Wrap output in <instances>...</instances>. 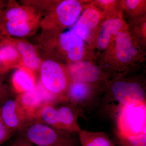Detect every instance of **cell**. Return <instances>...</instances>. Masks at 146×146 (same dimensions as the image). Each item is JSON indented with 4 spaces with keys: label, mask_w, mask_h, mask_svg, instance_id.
Segmentation results:
<instances>
[{
    "label": "cell",
    "mask_w": 146,
    "mask_h": 146,
    "mask_svg": "<svg viewBox=\"0 0 146 146\" xmlns=\"http://www.w3.org/2000/svg\"><path fill=\"white\" fill-rule=\"evenodd\" d=\"M108 78L133 74L146 61V50L141 48L127 27L118 33L109 47L97 59Z\"/></svg>",
    "instance_id": "6da1fadb"
},
{
    "label": "cell",
    "mask_w": 146,
    "mask_h": 146,
    "mask_svg": "<svg viewBox=\"0 0 146 146\" xmlns=\"http://www.w3.org/2000/svg\"><path fill=\"white\" fill-rule=\"evenodd\" d=\"M40 40L52 57L68 64L96 58L91 48L71 27L67 31H42Z\"/></svg>",
    "instance_id": "7a4b0ae2"
},
{
    "label": "cell",
    "mask_w": 146,
    "mask_h": 146,
    "mask_svg": "<svg viewBox=\"0 0 146 146\" xmlns=\"http://www.w3.org/2000/svg\"><path fill=\"white\" fill-rule=\"evenodd\" d=\"M42 14L31 6L9 1L0 12V35L11 37L31 36L40 27Z\"/></svg>",
    "instance_id": "3957f363"
},
{
    "label": "cell",
    "mask_w": 146,
    "mask_h": 146,
    "mask_svg": "<svg viewBox=\"0 0 146 146\" xmlns=\"http://www.w3.org/2000/svg\"><path fill=\"white\" fill-rule=\"evenodd\" d=\"M90 2L79 0L53 1L40 22L42 31H62L70 28Z\"/></svg>",
    "instance_id": "277c9868"
},
{
    "label": "cell",
    "mask_w": 146,
    "mask_h": 146,
    "mask_svg": "<svg viewBox=\"0 0 146 146\" xmlns=\"http://www.w3.org/2000/svg\"><path fill=\"white\" fill-rule=\"evenodd\" d=\"M127 75L108 78L104 86L119 103V107L146 103L145 86L139 80L128 78Z\"/></svg>",
    "instance_id": "5b68a950"
},
{
    "label": "cell",
    "mask_w": 146,
    "mask_h": 146,
    "mask_svg": "<svg viewBox=\"0 0 146 146\" xmlns=\"http://www.w3.org/2000/svg\"><path fill=\"white\" fill-rule=\"evenodd\" d=\"M39 70L40 83L44 88L58 99H67V91L71 80L67 67L52 57L42 60Z\"/></svg>",
    "instance_id": "8992f818"
},
{
    "label": "cell",
    "mask_w": 146,
    "mask_h": 146,
    "mask_svg": "<svg viewBox=\"0 0 146 146\" xmlns=\"http://www.w3.org/2000/svg\"><path fill=\"white\" fill-rule=\"evenodd\" d=\"M61 130L38 122L28 127L25 137L32 143L38 146H77L71 133H63Z\"/></svg>",
    "instance_id": "52a82bcc"
},
{
    "label": "cell",
    "mask_w": 146,
    "mask_h": 146,
    "mask_svg": "<svg viewBox=\"0 0 146 146\" xmlns=\"http://www.w3.org/2000/svg\"><path fill=\"white\" fill-rule=\"evenodd\" d=\"M146 103L119 108L117 124L120 138L146 134Z\"/></svg>",
    "instance_id": "ba28073f"
},
{
    "label": "cell",
    "mask_w": 146,
    "mask_h": 146,
    "mask_svg": "<svg viewBox=\"0 0 146 146\" xmlns=\"http://www.w3.org/2000/svg\"><path fill=\"white\" fill-rule=\"evenodd\" d=\"M127 27L122 11L104 17L91 46L96 59L105 52L115 35Z\"/></svg>",
    "instance_id": "9c48e42d"
},
{
    "label": "cell",
    "mask_w": 146,
    "mask_h": 146,
    "mask_svg": "<svg viewBox=\"0 0 146 146\" xmlns=\"http://www.w3.org/2000/svg\"><path fill=\"white\" fill-rule=\"evenodd\" d=\"M104 15L91 2L71 28L83 39L91 49L94 37Z\"/></svg>",
    "instance_id": "30bf717a"
},
{
    "label": "cell",
    "mask_w": 146,
    "mask_h": 146,
    "mask_svg": "<svg viewBox=\"0 0 146 146\" xmlns=\"http://www.w3.org/2000/svg\"><path fill=\"white\" fill-rule=\"evenodd\" d=\"M71 80H76L96 86L104 85L107 77L96 58L86 59L67 67Z\"/></svg>",
    "instance_id": "8fae6325"
},
{
    "label": "cell",
    "mask_w": 146,
    "mask_h": 146,
    "mask_svg": "<svg viewBox=\"0 0 146 146\" xmlns=\"http://www.w3.org/2000/svg\"><path fill=\"white\" fill-rule=\"evenodd\" d=\"M99 86L76 80H71L67 91V100L76 109L93 98Z\"/></svg>",
    "instance_id": "7c38bea8"
},
{
    "label": "cell",
    "mask_w": 146,
    "mask_h": 146,
    "mask_svg": "<svg viewBox=\"0 0 146 146\" xmlns=\"http://www.w3.org/2000/svg\"><path fill=\"white\" fill-rule=\"evenodd\" d=\"M2 122L12 131L23 125L26 116L18 104L17 100H7L0 106Z\"/></svg>",
    "instance_id": "4fadbf2b"
},
{
    "label": "cell",
    "mask_w": 146,
    "mask_h": 146,
    "mask_svg": "<svg viewBox=\"0 0 146 146\" xmlns=\"http://www.w3.org/2000/svg\"><path fill=\"white\" fill-rule=\"evenodd\" d=\"M9 37L20 54L21 59V67H24L33 72L39 70L42 60L38 55L35 47L23 39Z\"/></svg>",
    "instance_id": "5bb4252c"
},
{
    "label": "cell",
    "mask_w": 146,
    "mask_h": 146,
    "mask_svg": "<svg viewBox=\"0 0 146 146\" xmlns=\"http://www.w3.org/2000/svg\"><path fill=\"white\" fill-rule=\"evenodd\" d=\"M44 98L43 86L39 83L32 90L21 94L16 100L25 116H32L46 104Z\"/></svg>",
    "instance_id": "9a60e30c"
},
{
    "label": "cell",
    "mask_w": 146,
    "mask_h": 146,
    "mask_svg": "<svg viewBox=\"0 0 146 146\" xmlns=\"http://www.w3.org/2000/svg\"><path fill=\"white\" fill-rule=\"evenodd\" d=\"M0 59L5 69L21 66V56L16 46L9 37L1 35Z\"/></svg>",
    "instance_id": "2e32d148"
},
{
    "label": "cell",
    "mask_w": 146,
    "mask_h": 146,
    "mask_svg": "<svg viewBox=\"0 0 146 146\" xmlns=\"http://www.w3.org/2000/svg\"><path fill=\"white\" fill-rule=\"evenodd\" d=\"M57 108L58 129L69 132H78L81 129L77 121V114L73 107L63 106Z\"/></svg>",
    "instance_id": "e0dca14e"
},
{
    "label": "cell",
    "mask_w": 146,
    "mask_h": 146,
    "mask_svg": "<svg viewBox=\"0 0 146 146\" xmlns=\"http://www.w3.org/2000/svg\"><path fill=\"white\" fill-rule=\"evenodd\" d=\"M12 82L14 89L21 94L32 90L36 85L34 72L23 67L14 73Z\"/></svg>",
    "instance_id": "ac0fdd59"
},
{
    "label": "cell",
    "mask_w": 146,
    "mask_h": 146,
    "mask_svg": "<svg viewBox=\"0 0 146 146\" xmlns=\"http://www.w3.org/2000/svg\"><path fill=\"white\" fill-rule=\"evenodd\" d=\"M123 15L125 14L127 22L146 16V1L144 0L120 1Z\"/></svg>",
    "instance_id": "d6986e66"
},
{
    "label": "cell",
    "mask_w": 146,
    "mask_h": 146,
    "mask_svg": "<svg viewBox=\"0 0 146 146\" xmlns=\"http://www.w3.org/2000/svg\"><path fill=\"white\" fill-rule=\"evenodd\" d=\"M81 146H115L105 133L80 130L78 132Z\"/></svg>",
    "instance_id": "ffe728a7"
},
{
    "label": "cell",
    "mask_w": 146,
    "mask_h": 146,
    "mask_svg": "<svg viewBox=\"0 0 146 146\" xmlns=\"http://www.w3.org/2000/svg\"><path fill=\"white\" fill-rule=\"evenodd\" d=\"M146 16L127 22V28L142 48L146 50Z\"/></svg>",
    "instance_id": "44dd1931"
},
{
    "label": "cell",
    "mask_w": 146,
    "mask_h": 146,
    "mask_svg": "<svg viewBox=\"0 0 146 146\" xmlns=\"http://www.w3.org/2000/svg\"><path fill=\"white\" fill-rule=\"evenodd\" d=\"M36 115L42 122L58 129L57 108L52 103L43 104L36 111Z\"/></svg>",
    "instance_id": "7402d4cb"
},
{
    "label": "cell",
    "mask_w": 146,
    "mask_h": 146,
    "mask_svg": "<svg viewBox=\"0 0 146 146\" xmlns=\"http://www.w3.org/2000/svg\"><path fill=\"white\" fill-rule=\"evenodd\" d=\"M93 3L95 6L104 14V17L122 11L120 1L98 0L94 1Z\"/></svg>",
    "instance_id": "603a6c76"
},
{
    "label": "cell",
    "mask_w": 146,
    "mask_h": 146,
    "mask_svg": "<svg viewBox=\"0 0 146 146\" xmlns=\"http://www.w3.org/2000/svg\"><path fill=\"white\" fill-rule=\"evenodd\" d=\"M120 138L122 146H146V134Z\"/></svg>",
    "instance_id": "cb8c5ba5"
},
{
    "label": "cell",
    "mask_w": 146,
    "mask_h": 146,
    "mask_svg": "<svg viewBox=\"0 0 146 146\" xmlns=\"http://www.w3.org/2000/svg\"><path fill=\"white\" fill-rule=\"evenodd\" d=\"M11 131L0 121V146L9 139L11 135Z\"/></svg>",
    "instance_id": "d4e9b609"
},
{
    "label": "cell",
    "mask_w": 146,
    "mask_h": 146,
    "mask_svg": "<svg viewBox=\"0 0 146 146\" xmlns=\"http://www.w3.org/2000/svg\"><path fill=\"white\" fill-rule=\"evenodd\" d=\"M7 94V89L0 74V101L4 99Z\"/></svg>",
    "instance_id": "484cf974"
},
{
    "label": "cell",
    "mask_w": 146,
    "mask_h": 146,
    "mask_svg": "<svg viewBox=\"0 0 146 146\" xmlns=\"http://www.w3.org/2000/svg\"><path fill=\"white\" fill-rule=\"evenodd\" d=\"M7 1H3L2 3L0 4V12L2 11L3 9L5 7V5L7 3Z\"/></svg>",
    "instance_id": "4316f807"
},
{
    "label": "cell",
    "mask_w": 146,
    "mask_h": 146,
    "mask_svg": "<svg viewBox=\"0 0 146 146\" xmlns=\"http://www.w3.org/2000/svg\"><path fill=\"white\" fill-rule=\"evenodd\" d=\"M4 69L2 63L1 61V59H0V74H1L2 71L3 70H4Z\"/></svg>",
    "instance_id": "83f0119b"
},
{
    "label": "cell",
    "mask_w": 146,
    "mask_h": 146,
    "mask_svg": "<svg viewBox=\"0 0 146 146\" xmlns=\"http://www.w3.org/2000/svg\"><path fill=\"white\" fill-rule=\"evenodd\" d=\"M0 121H1V113H0Z\"/></svg>",
    "instance_id": "f1b7e54d"
},
{
    "label": "cell",
    "mask_w": 146,
    "mask_h": 146,
    "mask_svg": "<svg viewBox=\"0 0 146 146\" xmlns=\"http://www.w3.org/2000/svg\"><path fill=\"white\" fill-rule=\"evenodd\" d=\"M3 1H0V4L1 3H2L3 2Z\"/></svg>",
    "instance_id": "f546056e"
},
{
    "label": "cell",
    "mask_w": 146,
    "mask_h": 146,
    "mask_svg": "<svg viewBox=\"0 0 146 146\" xmlns=\"http://www.w3.org/2000/svg\"></svg>",
    "instance_id": "4dcf8cb0"
}]
</instances>
